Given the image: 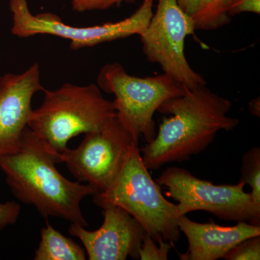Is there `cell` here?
<instances>
[{
	"instance_id": "6da1fadb",
	"label": "cell",
	"mask_w": 260,
	"mask_h": 260,
	"mask_svg": "<svg viewBox=\"0 0 260 260\" xmlns=\"http://www.w3.org/2000/svg\"><path fill=\"white\" fill-rule=\"evenodd\" d=\"M232 106L206 85L187 89L162 103L157 112L166 116L158 134L140 150L145 167L157 170L204 151L219 132L232 131L239 124L237 118L228 116Z\"/></svg>"
},
{
	"instance_id": "7a4b0ae2",
	"label": "cell",
	"mask_w": 260,
	"mask_h": 260,
	"mask_svg": "<svg viewBox=\"0 0 260 260\" xmlns=\"http://www.w3.org/2000/svg\"><path fill=\"white\" fill-rule=\"evenodd\" d=\"M56 164V153L28 127L16 150L0 158V169L15 198L34 206L44 218L56 217L87 227L80 203L95 191L88 184L68 180Z\"/></svg>"
},
{
	"instance_id": "3957f363",
	"label": "cell",
	"mask_w": 260,
	"mask_h": 260,
	"mask_svg": "<svg viewBox=\"0 0 260 260\" xmlns=\"http://www.w3.org/2000/svg\"><path fill=\"white\" fill-rule=\"evenodd\" d=\"M44 92V102L32 111L28 127L55 153L66 150L72 138L95 131L116 114L114 101L103 96L95 84L64 83Z\"/></svg>"
},
{
	"instance_id": "277c9868",
	"label": "cell",
	"mask_w": 260,
	"mask_h": 260,
	"mask_svg": "<svg viewBox=\"0 0 260 260\" xmlns=\"http://www.w3.org/2000/svg\"><path fill=\"white\" fill-rule=\"evenodd\" d=\"M101 208L120 207L138 220L155 242L174 243L181 237L177 205L168 201L143 161L138 145L132 149L120 172L110 186L93 194Z\"/></svg>"
},
{
	"instance_id": "5b68a950",
	"label": "cell",
	"mask_w": 260,
	"mask_h": 260,
	"mask_svg": "<svg viewBox=\"0 0 260 260\" xmlns=\"http://www.w3.org/2000/svg\"><path fill=\"white\" fill-rule=\"evenodd\" d=\"M97 83L103 91L114 95L116 114L147 143L156 135L153 116L160 106L187 90L164 73L145 78L133 76L119 63L102 67Z\"/></svg>"
},
{
	"instance_id": "8992f818",
	"label": "cell",
	"mask_w": 260,
	"mask_h": 260,
	"mask_svg": "<svg viewBox=\"0 0 260 260\" xmlns=\"http://www.w3.org/2000/svg\"><path fill=\"white\" fill-rule=\"evenodd\" d=\"M85 135L78 148H68L56 156L75 179L86 182L96 194L112 184L132 149L138 145L140 136L116 114Z\"/></svg>"
},
{
	"instance_id": "52a82bcc",
	"label": "cell",
	"mask_w": 260,
	"mask_h": 260,
	"mask_svg": "<svg viewBox=\"0 0 260 260\" xmlns=\"http://www.w3.org/2000/svg\"><path fill=\"white\" fill-rule=\"evenodd\" d=\"M156 182L167 189V197L177 202L181 215L200 210L226 221L260 225V205L254 201L250 193L244 191L246 184L242 181L215 185L186 169L173 167L166 169Z\"/></svg>"
},
{
	"instance_id": "ba28073f",
	"label": "cell",
	"mask_w": 260,
	"mask_h": 260,
	"mask_svg": "<svg viewBox=\"0 0 260 260\" xmlns=\"http://www.w3.org/2000/svg\"><path fill=\"white\" fill-rule=\"evenodd\" d=\"M154 0H143L129 18L116 23L78 27L64 23L58 15L44 13L34 15L27 0H10L13 17L11 32L20 38L51 35L70 41L72 50L93 47L134 35H141L153 14Z\"/></svg>"
},
{
	"instance_id": "9c48e42d",
	"label": "cell",
	"mask_w": 260,
	"mask_h": 260,
	"mask_svg": "<svg viewBox=\"0 0 260 260\" xmlns=\"http://www.w3.org/2000/svg\"><path fill=\"white\" fill-rule=\"evenodd\" d=\"M196 31L194 23L177 0H158L156 10L140 35L147 60L160 65L164 74L186 89L206 85L191 68L184 52L186 38Z\"/></svg>"
},
{
	"instance_id": "30bf717a",
	"label": "cell",
	"mask_w": 260,
	"mask_h": 260,
	"mask_svg": "<svg viewBox=\"0 0 260 260\" xmlns=\"http://www.w3.org/2000/svg\"><path fill=\"white\" fill-rule=\"evenodd\" d=\"M104 222L94 232L71 223L69 233L79 239L90 260L138 259L145 231L128 212L118 206L102 208Z\"/></svg>"
},
{
	"instance_id": "8fae6325",
	"label": "cell",
	"mask_w": 260,
	"mask_h": 260,
	"mask_svg": "<svg viewBox=\"0 0 260 260\" xmlns=\"http://www.w3.org/2000/svg\"><path fill=\"white\" fill-rule=\"evenodd\" d=\"M44 90L37 63L21 74L0 76V158L18 148L28 127L32 97Z\"/></svg>"
},
{
	"instance_id": "7c38bea8",
	"label": "cell",
	"mask_w": 260,
	"mask_h": 260,
	"mask_svg": "<svg viewBox=\"0 0 260 260\" xmlns=\"http://www.w3.org/2000/svg\"><path fill=\"white\" fill-rule=\"evenodd\" d=\"M179 230L187 239L188 249L179 254L181 260H216L225 256L232 248L248 238L260 235L259 225L237 222L233 226L193 221L186 215L178 221Z\"/></svg>"
},
{
	"instance_id": "4fadbf2b",
	"label": "cell",
	"mask_w": 260,
	"mask_h": 260,
	"mask_svg": "<svg viewBox=\"0 0 260 260\" xmlns=\"http://www.w3.org/2000/svg\"><path fill=\"white\" fill-rule=\"evenodd\" d=\"M181 10L191 18L195 30H218L231 22L232 0H177Z\"/></svg>"
},
{
	"instance_id": "5bb4252c",
	"label": "cell",
	"mask_w": 260,
	"mask_h": 260,
	"mask_svg": "<svg viewBox=\"0 0 260 260\" xmlns=\"http://www.w3.org/2000/svg\"><path fill=\"white\" fill-rule=\"evenodd\" d=\"M35 260H85V249L73 239L64 237L49 222L41 231V241Z\"/></svg>"
},
{
	"instance_id": "9a60e30c",
	"label": "cell",
	"mask_w": 260,
	"mask_h": 260,
	"mask_svg": "<svg viewBox=\"0 0 260 260\" xmlns=\"http://www.w3.org/2000/svg\"><path fill=\"white\" fill-rule=\"evenodd\" d=\"M240 181L251 188L250 194L256 204L260 205V148L254 147L244 153L242 158Z\"/></svg>"
},
{
	"instance_id": "2e32d148",
	"label": "cell",
	"mask_w": 260,
	"mask_h": 260,
	"mask_svg": "<svg viewBox=\"0 0 260 260\" xmlns=\"http://www.w3.org/2000/svg\"><path fill=\"white\" fill-rule=\"evenodd\" d=\"M226 260H259L260 235L248 238L232 248L223 257Z\"/></svg>"
},
{
	"instance_id": "e0dca14e",
	"label": "cell",
	"mask_w": 260,
	"mask_h": 260,
	"mask_svg": "<svg viewBox=\"0 0 260 260\" xmlns=\"http://www.w3.org/2000/svg\"><path fill=\"white\" fill-rule=\"evenodd\" d=\"M173 244L166 241L155 242L148 233L145 232L140 249V259L167 260L168 254Z\"/></svg>"
},
{
	"instance_id": "ac0fdd59",
	"label": "cell",
	"mask_w": 260,
	"mask_h": 260,
	"mask_svg": "<svg viewBox=\"0 0 260 260\" xmlns=\"http://www.w3.org/2000/svg\"><path fill=\"white\" fill-rule=\"evenodd\" d=\"M138 0H71L72 9L77 13L106 10L122 3H134Z\"/></svg>"
},
{
	"instance_id": "d6986e66",
	"label": "cell",
	"mask_w": 260,
	"mask_h": 260,
	"mask_svg": "<svg viewBox=\"0 0 260 260\" xmlns=\"http://www.w3.org/2000/svg\"><path fill=\"white\" fill-rule=\"evenodd\" d=\"M20 213V205L15 202L0 203V229L16 223Z\"/></svg>"
},
{
	"instance_id": "ffe728a7",
	"label": "cell",
	"mask_w": 260,
	"mask_h": 260,
	"mask_svg": "<svg viewBox=\"0 0 260 260\" xmlns=\"http://www.w3.org/2000/svg\"><path fill=\"white\" fill-rule=\"evenodd\" d=\"M244 13L259 15L260 0H232L229 9L230 16Z\"/></svg>"
},
{
	"instance_id": "44dd1931",
	"label": "cell",
	"mask_w": 260,
	"mask_h": 260,
	"mask_svg": "<svg viewBox=\"0 0 260 260\" xmlns=\"http://www.w3.org/2000/svg\"><path fill=\"white\" fill-rule=\"evenodd\" d=\"M249 109L251 114L259 117L260 115V102L259 98L253 99L249 104Z\"/></svg>"
}]
</instances>
